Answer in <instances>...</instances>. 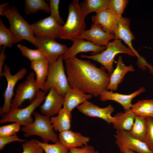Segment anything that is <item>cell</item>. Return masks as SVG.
I'll list each match as a JSON object with an SVG mask.
<instances>
[{
  "label": "cell",
  "instance_id": "6da1fadb",
  "mask_svg": "<svg viewBox=\"0 0 153 153\" xmlns=\"http://www.w3.org/2000/svg\"><path fill=\"white\" fill-rule=\"evenodd\" d=\"M67 77L70 87L95 97L100 96L109 84L110 75L102 66L99 68L89 60L76 57L64 60Z\"/></svg>",
  "mask_w": 153,
  "mask_h": 153
},
{
  "label": "cell",
  "instance_id": "7a4b0ae2",
  "mask_svg": "<svg viewBox=\"0 0 153 153\" xmlns=\"http://www.w3.org/2000/svg\"><path fill=\"white\" fill-rule=\"evenodd\" d=\"M86 17L81 8L78 0H73L69 5L67 20L62 26L59 38L73 41L84 30Z\"/></svg>",
  "mask_w": 153,
  "mask_h": 153
},
{
  "label": "cell",
  "instance_id": "3957f363",
  "mask_svg": "<svg viewBox=\"0 0 153 153\" xmlns=\"http://www.w3.org/2000/svg\"><path fill=\"white\" fill-rule=\"evenodd\" d=\"M3 16H5L9 22V29L14 37L16 43L25 40L37 47L31 24L25 20L16 7L14 6L7 7L3 12Z\"/></svg>",
  "mask_w": 153,
  "mask_h": 153
},
{
  "label": "cell",
  "instance_id": "277c9868",
  "mask_svg": "<svg viewBox=\"0 0 153 153\" xmlns=\"http://www.w3.org/2000/svg\"><path fill=\"white\" fill-rule=\"evenodd\" d=\"M120 53L125 54L133 57L136 56L131 49L122 43L121 40L117 39L110 42L106 46L105 49L102 52L91 55L82 54L80 57L100 63L110 76L114 70L113 64L114 58L116 55Z\"/></svg>",
  "mask_w": 153,
  "mask_h": 153
},
{
  "label": "cell",
  "instance_id": "5b68a950",
  "mask_svg": "<svg viewBox=\"0 0 153 153\" xmlns=\"http://www.w3.org/2000/svg\"><path fill=\"white\" fill-rule=\"evenodd\" d=\"M35 120L30 125L22 127L21 130L26 137L35 135L40 137L43 142L50 141L56 143L59 142L58 136L54 131L50 118L38 112L33 114Z\"/></svg>",
  "mask_w": 153,
  "mask_h": 153
},
{
  "label": "cell",
  "instance_id": "8992f818",
  "mask_svg": "<svg viewBox=\"0 0 153 153\" xmlns=\"http://www.w3.org/2000/svg\"><path fill=\"white\" fill-rule=\"evenodd\" d=\"M62 55L56 61L50 63L48 72L42 90L47 93L54 88L60 94L65 96L70 88L64 70Z\"/></svg>",
  "mask_w": 153,
  "mask_h": 153
},
{
  "label": "cell",
  "instance_id": "52a82bcc",
  "mask_svg": "<svg viewBox=\"0 0 153 153\" xmlns=\"http://www.w3.org/2000/svg\"><path fill=\"white\" fill-rule=\"evenodd\" d=\"M46 93L40 90L36 98L26 107L10 109L9 111L3 114L1 116L0 123H19L24 126L31 124L33 121L31 114L44 101Z\"/></svg>",
  "mask_w": 153,
  "mask_h": 153
},
{
  "label": "cell",
  "instance_id": "ba28073f",
  "mask_svg": "<svg viewBox=\"0 0 153 153\" xmlns=\"http://www.w3.org/2000/svg\"><path fill=\"white\" fill-rule=\"evenodd\" d=\"M35 79L34 73L31 72L25 81L18 86L10 109L18 108L26 100H29L30 103L35 100L40 90L37 86Z\"/></svg>",
  "mask_w": 153,
  "mask_h": 153
},
{
  "label": "cell",
  "instance_id": "9c48e42d",
  "mask_svg": "<svg viewBox=\"0 0 153 153\" xmlns=\"http://www.w3.org/2000/svg\"><path fill=\"white\" fill-rule=\"evenodd\" d=\"M3 69V76L7 80V85L3 94L4 104L0 108V114L1 116L10 109L15 86L18 81L24 77L27 72L26 69L22 68L16 74L12 75L10 68L6 65L4 67Z\"/></svg>",
  "mask_w": 153,
  "mask_h": 153
},
{
  "label": "cell",
  "instance_id": "30bf717a",
  "mask_svg": "<svg viewBox=\"0 0 153 153\" xmlns=\"http://www.w3.org/2000/svg\"><path fill=\"white\" fill-rule=\"evenodd\" d=\"M115 143L121 153L131 150L137 153H153L145 143L131 136L128 131L116 130L114 135Z\"/></svg>",
  "mask_w": 153,
  "mask_h": 153
},
{
  "label": "cell",
  "instance_id": "8fae6325",
  "mask_svg": "<svg viewBox=\"0 0 153 153\" xmlns=\"http://www.w3.org/2000/svg\"><path fill=\"white\" fill-rule=\"evenodd\" d=\"M37 48L40 49L50 63L56 60L63 54L68 48L65 44L56 41L55 39L35 36Z\"/></svg>",
  "mask_w": 153,
  "mask_h": 153
},
{
  "label": "cell",
  "instance_id": "7c38bea8",
  "mask_svg": "<svg viewBox=\"0 0 153 153\" xmlns=\"http://www.w3.org/2000/svg\"><path fill=\"white\" fill-rule=\"evenodd\" d=\"M35 36L56 39L59 38L62 26L50 16L31 24Z\"/></svg>",
  "mask_w": 153,
  "mask_h": 153
},
{
  "label": "cell",
  "instance_id": "4fadbf2b",
  "mask_svg": "<svg viewBox=\"0 0 153 153\" xmlns=\"http://www.w3.org/2000/svg\"><path fill=\"white\" fill-rule=\"evenodd\" d=\"M77 108L78 111L85 115L101 118L109 124H112L115 121L114 117L111 116L114 109L111 105L104 108H100L86 100L78 106Z\"/></svg>",
  "mask_w": 153,
  "mask_h": 153
},
{
  "label": "cell",
  "instance_id": "5bb4252c",
  "mask_svg": "<svg viewBox=\"0 0 153 153\" xmlns=\"http://www.w3.org/2000/svg\"><path fill=\"white\" fill-rule=\"evenodd\" d=\"M64 101V96L59 93L54 88H51L43 103L40 106L41 113L50 118L54 116L62 109Z\"/></svg>",
  "mask_w": 153,
  "mask_h": 153
},
{
  "label": "cell",
  "instance_id": "9a60e30c",
  "mask_svg": "<svg viewBox=\"0 0 153 153\" xmlns=\"http://www.w3.org/2000/svg\"><path fill=\"white\" fill-rule=\"evenodd\" d=\"M77 38L87 40L100 46H106L110 40L117 39L114 34L106 32L99 25L94 24L90 29L83 31Z\"/></svg>",
  "mask_w": 153,
  "mask_h": 153
},
{
  "label": "cell",
  "instance_id": "2e32d148",
  "mask_svg": "<svg viewBox=\"0 0 153 153\" xmlns=\"http://www.w3.org/2000/svg\"><path fill=\"white\" fill-rule=\"evenodd\" d=\"M130 20L127 18L121 17L114 33L117 39L123 40L137 57L139 61L144 65L148 63L140 56L133 47L132 41L135 39L134 36L130 28Z\"/></svg>",
  "mask_w": 153,
  "mask_h": 153
},
{
  "label": "cell",
  "instance_id": "e0dca14e",
  "mask_svg": "<svg viewBox=\"0 0 153 153\" xmlns=\"http://www.w3.org/2000/svg\"><path fill=\"white\" fill-rule=\"evenodd\" d=\"M73 42L71 46L62 55L63 60L68 58L75 57L80 52H91L92 55L97 54L102 52L106 48V46H99L91 42L80 38L75 39Z\"/></svg>",
  "mask_w": 153,
  "mask_h": 153
},
{
  "label": "cell",
  "instance_id": "ac0fdd59",
  "mask_svg": "<svg viewBox=\"0 0 153 153\" xmlns=\"http://www.w3.org/2000/svg\"><path fill=\"white\" fill-rule=\"evenodd\" d=\"M145 91L144 88L141 87L138 90L130 94L126 95L114 93L105 90L101 93L100 99L103 102L108 100L116 101L120 104L126 111L131 109L132 99L140 94Z\"/></svg>",
  "mask_w": 153,
  "mask_h": 153
},
{
  "label": "cell",
  "instance_id": "d6986e66",
  "mask_svg": "<svg viewBox=\"0 0 153 153\" xmlns=\"http://www.w3.org/2000/svg\"><path fill=\"white\" fill-rule=\"evenodd\" d=\"M120 18L107 9L96 13L92 17V20L93 24L99 25L104 31L114 34Z\"/></svg>",
  "mask_w": 153,
  "mask_h": 153
},
{
  "label": "cell",
  "instance_id": "ffe728a7",
  "mask_svg": "<svg viewBox=\"0 0 153 153\" xmlns=\"http://www.w3.org/2000/svg\"><path fill=\"white\" fill-rule=\"evenodd\" d=\"M58 138L59 142L69 149L83 147L88 144L90 140L89 137L70 130L60 133Z\"/></svg>",
  "mask_w": 153,
  "mask_h": 153
},
{
  "label": "cell",
  "instance_id": "44dd1931",
  "mask_svg": "<svg viewBox=\"0 0 153 153\" xmlns=\"http://www.w3.org/2000/svg\"><path fill=\"white\" fill-rule=\"evenodd\" d=\"M93 96L78 89L70 87L64 96L63 108L71 112L75 107L91 99Z\"/></svg>",
  "mask_w": 153,
  "mask_h": 153
},
{
  "label": "cell",
  "instance_id": "7402d4cb",
  "mask_svg": "<svg viewBox=\"0 0 153 153\" xmlns=\"http://www.w3.org/2000/svg\"><path fill=\"white\" fill-rule=\"evenodd\" d=\"M134 71L132 65H126L123 63L122 56H119L116 67L110 76L109 82L106 90L112 92L116 91L126 74L128 72Z\"/></svg>",
  "mask_w": 153,
  "mask_h": 153
},
{
  "label": "cell",
  "instance_id": "603a6c76",
  "mask_svg": "<svg viewBox=\"0 0 153 153\" xmlns=\"http://www.w3.org/2000/svg\"><path fill=\"white\" fill-rule=\"evenodd\" d=\"M50 62L46 58L31 62L30 67L35 72L38 88L42 90L48 75Z\"/></svg>",
  "mask_w": 153,
  "mask_h": 153
},
{
  "label": "cell",
  "instance_id": "cb8c5ba5",
  "mask_svg": "<svg viewBox=\"0 0 153 153\" xmlns=\"http://www.w3.org/2000/svg\"><path fill=\"white\" fill-rule=\"evenodd\" d=\"M72 117L71 112L62 108L57 116L50 117L54 130L60 133L70 130Z\"/></svg>",
  "mask_w": 153,
  "mask_h": 153
},
{
  "label": "cell",
  "instance_id": "d4e9b609",
  "mask_svg": "<svg viewBox=\"0 0 153 153\" xmlns=\"http://www.w3.org/2000/svg\"><path fill=\"white\" fill-rule=\"evenodd\" d=\"M136 115L131 109L117 113L114 117L115 121L112 124L116 130H124L129 131L132 128Z\"/></svg>",
  "mask_w": 153,
  "mask_h": 153
},
{
  "label": "cell",
  "instance_id": "484cf974",
  "mask_svg": "<svg viewBox=\"0 0 153 153\" xmlns=\"http://www.w3.org/2000/svg\"><path fill=\"white\" fill-rule=\"evenodd\" d=\"M131 109L136 116L153 118V99L139 100L132 104Z\"/></svg>",
  "mask_w": 153,
  "mask_h": 153
},
{
  "label": "cell",
  "instance_id": "4316f807",
  "mask_svg": "<svg viewBox=\"0 0 153 153\" xmlns=\"http://www.w3.org/2000/svg\"><path fill=\"white\" fill-rule=\"evenodd\" d=\"M109 0H86L80 5L84 15L86 16L89 14L96 13L107 9Z\"/></svg>",
  "mask_w": 153,
  "mask_h": 153
},
{
  "label": "cell",
  "instance_id": "83f0119b",
  "mask_svg": "<svg viewBox=\"0 0 153 153\" xmlns=\"http://www.w3.org/2000/svg\"><path fill=\"white\" fill-rule=\"evenodd\" d=\"M147 131V124L146 118L136 116L132 129L128 131L133 137L144 142Z\"/></svg>",
  "mask_w": 153,
  "mask_h": 153
},
{
  "label": "cell",
  "instance_id": "f1b7e54d",
  "mask_svg": "<svg viewBox=\"0 0 153 153\" xmlns=\"http://www.w3.org/2000/svg\"><path fill=\"white\" fill-rule=\"evenodd\" d=\"M24 12L29 15L35 13L40 10L45 13H50L49 4L44 0H25Z\"/></svg>",
  "mask_w": 153,
  "mask_h": 153
},
{
  "label": "cell",
  "instance_id": "f546056e",
  "mask_svg": "<svg viewBox=\"0 0 153 153\" xmlns=\"http://www.w3.org/2000/svg\"><path fill=\"white\" fill-rule=\"evenodd\" d=\"M16 43L15 38L9 29L0 19V46L5 48L12 47Z\"/></svg>",
  "mask_w": 153,
  "mask_h": 153
},
{
  "label": "cell",
  "instance_id": "4dcf8cb0",
  "mask_svg": "<svg viewBox=\"0 0 153 153\" xmlns=\"http://www.w3.org/2000/svg\"><path fill=\"white\" fill-rule=\"evenodd\" d=\"M17 47L23 56L29 60L31 62L45 58L42 51L39 48L32 49L21 44H18Z\"/></svg>",
  "mask_w": 153,
  "mask_h": 153
},
{
  "label": "cell",
  "instance_id": "1f68e13d",
  "mask_svg": "<svg viewBox=\"0 0 153 153\" xmlns=\"http://www.w3.org/2000/svg\"><path fill=\"white\" fill-rule=\"evenodd\" d=\"M42 147L45 153H71L69 149L59 142L50 144L48 143L41 142L36 140Z\"/></svg>",
  "mask_w": 153,
  "mask_h": 153
},
{
  "label": "cell",
  "instance_id": "d6a6232c",
  "mask_svg": "<svg viewBox=\"0 0 153 153\" xmlns=\"http://www.w3.org/2000/svg\"><path fill=\"white\" fill-rule=\"evenodd\" d=\"M128 2V0H109L107 9L120 18Z\"/></svg>",
  "mask_w": 153,
  "mask_h": 153
},
{
  "label": "cell",
  "instance_id": "836d02e7",
  "mask_svg": "<svg viewBox=\"0 0 153 153\" xmlns=\"http://www.w3.org/2000/svg\"><path fill=\"white\" fill-rule=\"evenodd\" d=\"M23 151L22 153H44V150L36 140L32 139L26 141L22 145Z\"/></svg>",
  "mask_w": 153,
  "mask_h": 153
},
{
  "label": "cell",
  "instance_id": "e575fe53",
  "mask_svg": "<svg viewBox=\"0 0 153 153\" xmlns=\"http://www.w3.org/2000/svg\"><path fill=\"white\" fill-rule=\"evenodd\" d=\"M22 124L19 123H14L0 127V137L13 135L18 132Z\"/></svg>",
  "mask_w": 153,
  "mask_h": 153
},
{
  "label": "cell",
  "instance_id": "d590c367",
  "mask_svg": "<svg viewBox=\"0 0 153 153\" xmlns=\"http://www.w3.org/2000/svg\"><path fill=\"white\" fill-rule=\"evenodd\" d=\"M147 131L144 142L149 149L153 153V118H146Z\"/></svg>",
  "mask_w": 153,
  "mask_h": 153
},
{
  "label": "cell",
  "instance_id": "8d00e7d4",
  "mask_svg": "<svg viewBox=\"0 0 153 153\" xmlns=\"http://www.w3.org/2000/svg\"><path fill=\"white\" fill-rule=\"evenodd\" d=\"M60 1L59 0H50L49 6L50 9V16L58 23L62 25L65 24L63 19L61 17L59 12V7Z\"/></svg>",
  "mask_w": 153,
  "mask_h": 153
},
{
  "label": "cell",
  "instance_id": "74e56055",
  "mask_svg": "<svg viewBox=\"0 0 153 153\" xmlns=\"http://www.w3.org/2000/svg\"><path fill=\"white\" fill-rule=\"evenodd\" d=\"M27 141L20 139L18 136L17 133L13 135L0 137V150H2L7 144L14 141L20 142H25Z\"/></svg>",
  "mask_w": 153,
  "mask_h": 153
},
{
  "label": "cell",
  "instance_id": "f35d334b",
  "mask_svg": "<svg viewBox=\"0 0 153 153\" xmlns=\"http://www.w3.org/2000/svg\"><path fill=\"white\" fill-rule=\"evenodd\" d=\"M71 153H99L95 150L93 146L87 144L79 148H73L69 149Z\"/></svg>",
  "mask_w": 153,
  "mask_h": 153
},
{
  "label": "cell",
  "instance_id": "ab89813d",
  "mask_svg": "<svg viewBox=\"0 0 153 153\" xmlns=\"http://www.w3.org/2000/svg\"><path fill=\"white\" fill-rule=\"evenodd\" d=\"M5 48L1 47L0 53V77L3 76V67L4 63V61L6 59V56L5 53Z\"/></svg>",
  "mask_w": 153,
  "mask_h": 153
},
{
  "label": "cell",
  "instance_id": "60d3db41",
  "mask_svg": "<svg viewBox=\"0 0 153 153\" xmlns=\"http://www.w3.org/2000/svg\"><path fill=\"white\" fill-rule=\"evenodd\" d=\"M8 3L6 2L5 3L1 4L0 5V15L3 16V12L7 8Z\"/></svg>",
  "mask_w": 153,
  "mask_h": 153
},
{
  "label": "cell",
  "instance_id": "b9f144b4",
  "mask_svg": "<svg viewBox=\"0 0 153 153\" xmlns=\"http://www.w3.org/2000/svg\"><path fill=\"white\" fill-rule=\"evenodd\" d=\"M124 153H137L136 152L131 150H129L126 152Z\"/></svg>",
  "mask_w": 153,
  "mask_h": 153
}]
</instances>
